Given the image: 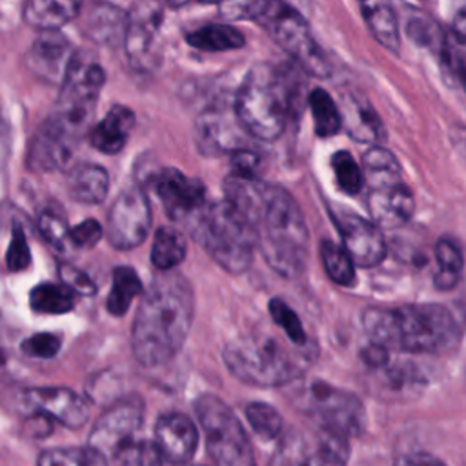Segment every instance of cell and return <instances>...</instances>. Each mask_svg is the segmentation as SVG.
<instances>
[{"instance_id": "6da1fadb", "label": "cell", "mask_w": 466, "mask_h": 466, "mask_svg": "<svg viewBox=\"0 0 466 466\" xmlns=\"http://www.w3.org/2000/svg\"><path fill=\"white\" fill-rule=\"evenodd\" d=\"M193 320V289L178 275L164 271L140 300L133 328L131 348L142 366H160L173 359L186 342Z\"/></svg>"}, {"instance_id": "7a4b0ae2", "label": "cell", "mask_w": 466, "mask_h": 466, "mask_svg": "<svg viewBox=\"0 0 466 466\" xmlns=\"http://www.w3.org/2000/svg\"><path fill=\"white\" fill-rule=\"evenodd\" d=\"M362 326L371 342L406 353H439L459 337L453 313L441 304L368 308Z\"/></svg>"}, {"instance_id": "3957f363", "label": "cell", "mask_w": 466, "mask_h": 466, "mask_svg": "<svg viewBox=\"0 0 466 466\" xmlns=\"http://www.w3.org/2000/svg\"><path fill=\"white\" fill-rule=\"evenodd\" d=\"M257 248L271 269L297 277L308 258V226L295 198L282 187L266 184L255 218Z\"/></svg>"}, {"instance_id": "277c9868", "label": "cell", "mask_w": 466, "mask_h": 466, "mask_svg": "<svg viewBox=\"0 0 466 466\" xmlns=\"http://www.w3.org/2000/svg\"><path fill=\"white\" fill-rule=\"evenodd\" d=\"M193 238L229 273H242L257 248L255 226L228 200L206 204L189 222Z\"/></svg>"}, {"instance_id": "5b68a950", "label": "cell", "mask_w": 466, "mask_h": 466, "mask_svg": "<svg viewBox=\"0 0 466 466\" xmlns=\"http://www.w3.org/2000/svg\"><path fill=\"white\" fill-rule=\"evenodd\" d=\"M289 102L291 93L284 75L269 64H255L237 91L233 109L249 135L275 140L286 127Z\"/></svg>"}, {"instance_id": "8992f818", "label": "cell", "mask_w": 466, "mask_h": 466, "mask_svg": "<svg viewBox=\"0 0 466 466\" xmlns=\"http://www.w3.org/2000/svg\"><path fill=\"white\" fill-rule=\"evenodd\" d=\"M224 362L238 380L262 388L282 386L300 375L299 359L277 339L262 333L231 340L224 348Z\"/></svg>"}, {"instance_id": "52a82bcc", "label": "cell", "mask_w": 466, "mask_h": 466, "mask_svg": "<svg viewBox=\"0 0 466 466\" xmlns=\"http://www.w3.org/2000/svg\"><path fill=\"white\" fill-rule=\"evenodd\" d=\"M251 20L262 25L269 36L309 75L328 78L331 64L313 38L306 20L284 0H258Z\"/></svg>"}, {"instance_id": "ba28073f", "label": "cell", "mask_w": 466, "mask_h": 466, "mask_svg": "<svg viewBox=\"0 0 466 466\" xmlns=\"http://www.w3.org/2000/svg\"><path fill=\"white\" fill-rule=\"evenodd\" d=\"M144 410L138 395H127L106 408L95 420L84 448L87 466H120L124 453L137 441Z\"/></svg>"}, {"instance_id": "9c48e42d", "label": "cell", "mask_w": 466, "mask_h": 466, "mask_svg": "<svg viewBox=\"0 0 466 466\" xmlns=\"http://www.w3.org/2000/svg\"><path fill=\"white\" fill-rule=\"evenodd\" d=\"M195 413L204 430L213 466H257L255 453L240 419L217 395H200Z\"/></svg>"}, {"instance_id": "30bf717a", "label": "cell", "mask_w": 466, "mask_h": 466, "mask_svg": "<svg viewBox=\"0 0 466 466\" xmlns=\"http://www.w3.org/2000/svg\"><path fill=\"white\" fill-rule=\"evenodd\" d=\"M104 82L106 73L98 60L87 51H75L69 69L60 84L53 116L82 137L91 122Z\"/></svg>"}, {"instance_id": "8fae6325", "label": "cell", "mask_w": 466, "mask_h": 466, "mask_svg": "<svg viewBox=\"0 0 466 466\" xmlns=\"http://www.w3.org/2000/svg\"><path fill=\"white\" fill-rule=\"evenodd\" d=\"M308 408L319 417L322 430L328 431V444L342 450H348V439L357 435L364 426V408L360 400L353 393L324 382L311 386Z\"/></svg>"}, {"instance_id": "7c38bea8", "label": "cell", "mask_w": 466, "mask_h": 466, "mask_svg": "<svg viewBox=\"0 0 466 466\" xmlns=\"http://www.w3.org/2000/svg\"><path fill=\"white\" fill-rule=\"evenodd\" d=\"M151 226V208L138 186L126 187L107 213L106 235L113 248L133 249L140 246Z\"/></svg>"}, {"instance_id": "4fadbf2b", "label": "cell", "mask_w": 466, "mask_h": 466, "mask_svg": "<svg viewBox=\"0 0 466 466\" xmlns=\"http://www.w3.org/2000/svg\"><path fill=\"white\" fill-rule=\"evenodd\" d=\"M80 137L64 126L56 116H49L33 135L27 166L33 171H58L69 167Z\"/></svg>"}, {"instance_id": "5bb4252c", "label": "cell", "mask_w": 466, "mask_h": 466, "mask_svg": "<svg viewBox=\"0 0 466 466\" xmlns=\"http://www.w3.org/2000/svg\"><path fill=\"white\" fill-rule=\"evenodd\" d=\"M162 24L160 0H138L127 15V29L124 47L129 62L142 71L157 64L155 36Z\"/></svg>"}, {"instance_id": "9a60e30c", "label": "cell", "mask_w": 466, "mask_h": 466, "mask_svg": "<svg viewBox=\"0 0 466 466\" xmlns=\"http://www.w3.org/2000/svg\"><path fill=\"white\" fill-rule=\"evenodd\" d=\"M342 238V246L360 268H373L386 257V240L379 226L357 213H331Z\"/></svg>"}, {"instance_id": "2e32d148", "label": "cell", "mask_w": 466, "mask_h": 466, "mask_svg": "<svg viewBox=\"0 0 466 466\" xmlns=\"http://www.w3.org/2000/svg\"><path fill=\"white\" fill-rule=\"evenodd\" d=\"M22 402L35 413L53 419L66 428H80L89 417V404L76 391L64 386H44L24 391Z\"/></svg>"}, {"instance_id": "e0dca14e", "label": "cell", "mask_w": 466, "mask_h": 466, "mask_svg": "<svg viewBox=\"0 0 466 466\" xmlns=\"http://www.w3.org/2000/svg\"><path fill=\"white\" fill-rule=\"evenodd\" d=\"M162 206L173 220L189 222L206 206V187L175 167H164L155 180Z\"/></svg>"}, {"instance_id": "ac0fdd59", "label": "cell", "mask_w": 466, "mask_h": 466, "mask_svg": "<svg viewBox=\"0 0 466 466\" xmlns=\"http://www.w3.org/2000/svg\"><path fill=\"white\" fill-rule=\"evenodd\" d=\"M75 51L71 42L58 29L40 31L27 51L29 69L51 84H62Z\"/></svg>"}, {"instance_id": "d6986e66", "label": "cell", "mask_w": 466, "mask_h": 466, "mask_svg": "<svg viewBox=\"0 0 466 466\" xmlns=\"http://www.w3.org/2000/svg\"><path fill=\"white\" fill-rule=\"evenodd\" d=\"M155 442L167 462L187 464L198 446V430L184 413L160 415L155 424Z\"/></svg>"}, {"instance_id": "ffe728a7", "label": "cell", "mask_w": 466, "mask_h": 466, "mask_svg": "<svg viewBox=\"0 0 466 466\" xmlns=\"http://www.w3.org/2000/svg\"><path fill=\"white\" fill-rule=\"evenodd\" d=\"M368 209L377 226L399 228L410 220L415 209L413 193L402 180L370 187Z\"/></svg>"}, {"instance_id": "44dd1931", "label": "cell", "mask_w": 466, "mask_h": 466, "mask_svg": "<svg viewBox=\"0 0 466 466\" xmlns=\"http://www.w3.org/2000/svg\"><path fill=\"white\" fill-rule=\"evenodd\" d=\"M240 124L237 113L231 116L222 109H209L197 120V142L202 153L218 155L240 147ZM246 131V129H244Z\"/></svg>"}, {"instance_id": "7402d4cb", "label": "cell", "mask_w": 466, "mask_h": 466, "mask_svg": "<svg viewBox=\"0 0 466 466\" xmlns=\"http://www.w3.org/2000/svg\"><path fill=\"white\" fill-rule=\"evenodd\" d=\"M135 126V115L126 106H113L106 116L91 129V146L106 155H115L124 149L129 133Z\"/></svg>"}, {"instance_id": "603a6c76", "label": "cell", "mask_w": 466, "mask_h": 466, "mask_svg": "<svg viewBox=\"0 0 466 466\" xmlns=\"http://www.w3.org/2000/svg\"><path fill=\"white\" fill-rule=\"evenodd\" d=\"M342 124L348 133L359 140L371 146H379L384 138V126L375 113V109L364 98L357 95H348L342 107Z\"/></svg>"}, {"instance_id": "cb8c5ba5", "label": "cell", "mask_w": 466, "mask_h": 466, "mask_svg": "<svg viewBox=\"0 0 466 466\" xmlns=\"http://www.w3.org/2000/svg\"><path fill=\"white\" fill-rule=\"evenodd\" d=\"M362 18L375 40L391 53L400 47L399 22L391 0H359Z\"/></svg>"}, {"instance_id": "d4e9b609", "label": "cell", "mask_w": 466, "mask_h": 466, "mask_svg": "<svg viewBox=\"0 0 466 466\" xmlns=\"http://www.w3.org/2000/svg\"><path fill=\"white\" fill-rule=\"evenodd\" d=\"M82 9V0H25L24 20L40 31L60 29Z\"/></svg>"}, {"instance_id": "484cf974", "label": "cell", "mask_w": 466, "mask_h": 466, "mask_svg": "<svg viewBox=\"0 0 466 466\" xmlns=\"http://www.w3.org/2000/svg\"><path fill=\"white\" fill-rule=\"evenodd\" d=\"M67 191L80 204H100L109 191V175L102 166L80 164L69 171Z\"/></svg>"}, {"instance_id": "4316f807", "label": "cell", "mask_w": 466, "mask_h": 466, "mask_svg": "<svg viewBox=\"0 0 466 466\" xmlns=\"http://www.w3.org/2000/svg\"><path fill=\"white\" fill-rule=\"evenodd\" d=\"M126 29H127V15H124L115 5L95 4L89 9L84 31L96 42L115 46V42L124 44Z\"/></svg>"}, {"instance_id": "83f0119b", "label": "cell", "mask_w": 466, "mask_h": 466, "mask_svg": "<svg viewBox=\"0 0 466 466\" xmlns=\"http://www.w3.org/2000/svg\"><path fill=\"white\" fill-rule=\"evenodd\" d=\"M187 244L184 235L171 226L157 229L151 244V262L160 271H171L186 258Z\"/></svg>"}, {"instance_id": "f1b7e54d", "label": "cell", "mask_w": 466, "mask_h": 466, "mask_svg": "<svg viewBox=\"0 0 466 466\" xmlns=\"http://www.w3.org/2000/svg\"><path fill=\"white\" fill-rule=\"evenodd\" d=\"M142 280L137 271L129 266H118L113 269L111 289L107 295V311L115 317H122L127 313L133 299L142 295Z\"/></svg>"}, {"instance_id": "f546056e", "label": "cell", "mask_w": 466, "mask_h": 466, "mask_svg": "<svg viewBox=\"0 0 466 466\" xmlns=\"http://www.w3.org/2000/svg\"><path fill=\"white\" fill-rule=\"evenodd\" d=\"M186 40L191 47L200 51H229L238 49L244 46V35L231 25L224 24H209L204 27H198L197 31H191L186 35Z\"/></svg>"}, {"instance_id": "4dcf8cb0", "label": "cell", "mask_w": 466, "mask_h": 466, "mask_svg": "<svg viewBox=\"0 0 466 466\" xmlns=\"http://www.w3.org/2000/svg\"><path fill=\"white\" fill-rule=\"evenodd\" d=\"M73 289L67 288L64 282H40L29 291V306L36 313L46 315H62L73 309L75 299Z\"/></svg>"}, {"instance_id": "1f68e13d", "label": "cell", "mask_w": 466, "mask_h": 466, "mask_svg": "<svg viewBox=\"0 0 466 466\" xmlns=\"http://www.w3.org/2000/svg\"><path fill=\"white\" fill-rule=\"evenodd\" d=\"M435 260L437 273L433 275V282L437 289H453L461 279L462 271V251L451 238H439L435 244Z\"/></svg>"}, {"instance_id": "d6a6232c", "label": "cell", "mask_w": 466, "mask_h": 466, "mask_svg": "<svg viewBox=\"0 0 466 466\" xmlns=\"http://www.w3.org/2000/svg\"><path fill=\"white\" fill-rule=\"evenodd\" d=\"M362 166H364V177L370 187L399 182L400 178V166L393 153H390L382 146H371L364 157H362Z\"/></svg>"}, {"instance_id": "836d02e7", "label": "cell", "mask_w": 466, "mask_h": 466, "mask_svg": "<svg viewBox=\"0 0 466 466\" xmlns=\"http://www.w3.org/2000/svg\"><path fill=\"white\" fill-rule=\"evenodd\" d=\"M309 109L313 115L315 131L319 137H331L342 126V113L339 111L331 95L320 87L309 93Z\"/></svg>"}, {"instance_id": "e575fe53", "label": "cell", "mask_w": 466, "mask_h": 466, "mask_svg": "<svg viewBox=\"0 0 466 466\" xmlns=\"http://www.w3.org/2000/svg\"><path fill=\"white\" fill-rule=\"evenodd\" d=\"M320 258L328 277L339 286H351L355 282V262L346 251L344 246H339L331 240L320 242Z\"/></svg>"}, {"instance_id": "d590c367", "label": "cell", "mask_w": 466, "mask_h": 466, "mask_svg": "<svg viewBox=\"0 0 466 466\" xmlns=\"http://www.w3.org/2000/svg\"><path fill=\"white\" fill-rule=\"evenodd\" d=\"M331 167H333V173L337 178V186L344 193L357 195L362 189V186L366 182L364 171L348 151H337L331 157Z\"/></svg>"}, {"instance_id": "8d00e7d4", "label": "cell", "mask_w": 466, "mask_h": 466, "mask_svg": "<svg viewBox=\"0 0 466 466\" xmlns=\"http://www.w3.org/2000/svg\"><path fill=\"white\" fill-rule=\"evenodd\" d=\"M244 413H246V419H248L249 426L253 428V431L266 441L275 439L282 430L280 413L266 402H249L246 406Z\"/></svg>"}, {"instance_id": "74e56055", "label": "cell", "mask_w": 466, "mask_h": 466, "mask_svg": "<svg viewBox=\"0 0 466 466\" xmlns=\"http://www.w3.org/2000/svg\"><path fill=\"white\" fill-rule=\"evenodd\" d=\"M38 231L44 240L58 251H64L71 244V229L67 220L56 209H44L38 217Z\"/></svg>"}, {"instance_id": "f35d334b", "label": "cell", "mask_w": 466, "mask_h": 466, "mask_svg": "<svg viewBox=\"0 0 466 466\" xmlns=\"http://www.w3.org/2000/svg\"><path fill=\"white\" fill-rule=\"evenodd\" d=\"M269 315H271L273 322L282 328V331L293 344H297V346L306 344L308 335L304 331V326H302L299 315L282 299L275 297L269 300Z\"/></svg>"}, {"instance_id": "ab89813d", "label": "cell", "mask_w": 466, "mask_h": 466, "mask_svg": "<svg viewBox=\"0 0 466 466\" xmlns=\"http://www.w3.org/2000/svg\"><path fill=\"white\" fill-rule=\"evenodd\" d=\"M167 461L158 450L157 442L135 441L124 453L120 466H164Z\"/></svg>"}, {"instance_id": "60d3db41", "label": "cell", "mask_w": 466, "mask_h": 466, "mask_svg": "<svg viewBox=\"0 0 466 466\" xmlns=\"http://www.w3.org/2000/svg\"><path fill=\"white\" fill-rule=\"evenodd\" d=\"M439 55L444 66L448 67V71H451L459 78V82L464 86V91H466V44L461 42L459 38L451 42V38L446 36Z\"/></svg>"}, {"instance_id": "b9f144b4", "label": "cell", "mask_w": 466, "mask_h": 466, "mask_svg": "<svg viewBox=\"0 0 466 466\" xmlns=\"http://www.w3.org/2000/svg\"><path fill=\"white\" fill-rule=\"evenodd\" d=\"M31 262V251L25 240V233L20 226H13L11 231V242L5 255V264L9 271H22Z\"/></svg>"}, {"instance_id": "7bdbcfd3", "label": "cell", "mask_w": 466, "mask_h": 466, "mask_svg": "<svg viewBox=\"0 0 466 466\" xmlns=\"http://www.w3.org/2000/svg\"><path fill=\"white\" fill-rule=\"evenodd\" d=\"M22 351L33 359H53L60 351V339L53 333H35L22 342Z\"/></svg>"}, {"instance_id": "ee69618b", "label": "cell", "mask_w": 466, "mask_h": 466, "mask_svg": "<svg viewBox=\"0 0 466 466\" xmlns=\"http://www.w3.org/2000/svg\"><path fill=\"white\" fill-rule=\"evenodd\" d=\"M36 466H87L86 451L80 448H51L38 455Z\"/></svg>"}, {"instance_id": "f6af8a7d", "label": "cell", "mask_w": 466, "mask_h": 466, "mask_svg": "<svg viewBox=\"0 0 466 466\" xmlns=\"http://www.w3.org/2000/svg\"><path fill=\"white\" fill-rule=\"evenodd\" d=\"M58 275H60V280L78 295H95L96 293L95 280L82 269L75 268L73 264L62 262L58 266Z\"/></svg>"}, {"instance_id": "bcb514c9", "label": "cell", "mask_w": 466, "mask_h": 466, "mask_svg": "<svg viewBox=\"0 0 466 466\" xmlns=\"http://www.w3.org/2000/svg\"><path fill=\"white\" fill-rule=\"evenodd\" d=\"M102 226L95 218H87L71 229V246L93 248L102 238Z\"/></svg>"}, {"instance_id": "7dc6e473", "label": "cell", "mask_w": 466, "mask_h": 466, "mask_svg": "<svg viewBox=\"0 0 466 466\" xmlns=\"http://www.w3.org/2000/svg\"><path fill=\"white\" fill-rule=\"evenodd\" d=\"M258 164H260V158L257 153L249 151V149H244V147H238L231 153V169H233V175H238V177H246V178H255L257 175V169H258Z\"/></svg>"}, {"instance_id": "c3c4849f", "label": "cell", "mask_w": 466, "mask_h": 466, "mask_svg": "<svg viewBox=\"0 0 466 466\" xmlns=\"http://www.w3.org/2000/svg\"><path fill=\"white\" fill-rule=\"evenodd\" d=\"M346 450H340L333 444H324L319 451L309 455L302 466H346Z\"/></svg>"}, {"instance_id": "681fc988", "label": "cell", "mask_w": 466, "mask_h": 466, "mask_svg": "<svg viewBox=\"0 0 466 466\" xmlns=\"http://www.w3.org/2000/svg\"><path fill=\"white\" fill-rule=\"evenodd\" d=\"M258 0H220L218 9L224 18L246 20L253 16Z\"/></svg>"}, {"instance_id": "f907efd6", "label": "cell", "mask_w": 466, "mask_h": 466, "mask_svg": "<svg viewBox=\"0 0 466 466\" xmlns=\"http://www.w3.org/2000/svg\"><path fill=\"white\" fill-rule=\"evenodd\" d=\"M395 466H446L441 459L426 451H410L397 459Z\"/></svg>"}, {"instance_id": "816d5d0a", "label": "cell", "mask_w": 466, "mask_h": 466, "mask_svg": "<svg viewBox=\"0 0 466 466\" xmlns=\"http://www.w3.org/2000/svg\"><path fill=\"white\" fill-rule=\"evenodd\" d=\"M388 357H390V350L377 342H370L362 351V360L370 368H384L388 364Z\"/></svg>"}, {"instance_id": "f5cc1de1", "label": "cell", "mask_w": 466, "mask_h": 466, "mask_svg": "<svg viewBox=\"0 0 466 466\" xmlns=\"http://www.w3.org/2000/svg\"><path fill=\"white\" fill-rule=\"evenodd\" d=\"M451 29H453V36L466 44V5L457 11Z\"/></svg>"}, {"instance_id": "db71d44e", "label": "cell", "mask_w": 466, "mask_h": 466, "mask_svg": "<svg viewBox=\"0 0 466 466\" xmlns=\"http://www.w3.org/2000/svg\"><path fill=\"white\" fill-rule=\"evenodd\" d=\"M189 0H167V4L171 5V7H182L184 4H187Z\"/></svg>"}, {"instance_id": "11a10c76", "label": "cell", "mask_w": 466, "mask_h": 466, "mask_svg": "<svg viewBox=\"0 0 466 466\" xmlns=\"http://www.w3.org/2000/svg\"><path fill=\"white\" fill-rule=\"evenodd\" d=\"M457 144L461 146V151H462V155H464V158H466V137H461Z\"/></svg>"}, {"instance_id": "9f6ffc18", "label": "cell", "mask_w": 466, "mask_h": 466, "mask_svg": "<svg viewBox=\"0 0 466 466\" xmlns=\"http://www.w3.org/2000/svg\"><path fill=\"white\" fill-rule=\"evenodd\" d=\"M200 2H206V4H218L220 0H200Z\"/></svg>"}, {"instance_id": "6f0895ef", "label": "cell", "mask_w": 466, "mask_h": 466, "mask_svg": "<svg viewBox=\"0 0 466 466\" xmlns=\"http://www.w3.org/2000/svg\"><path fill=\"white\" fill-rule=\"evenodd\" d=\"M193 466H202V464H193Z\"/></svg>"}]
</instances>
